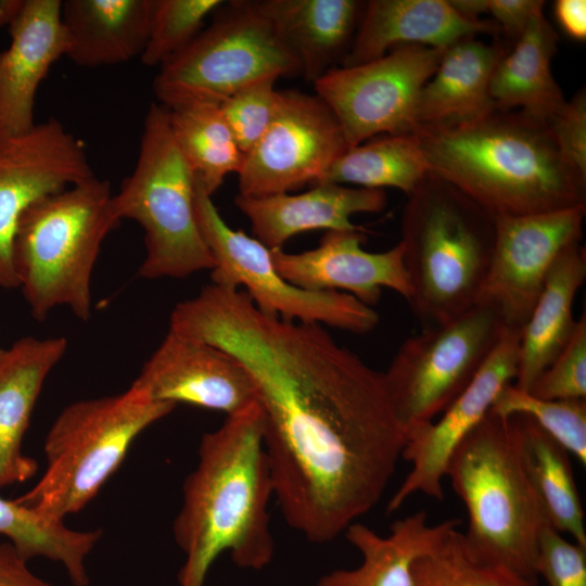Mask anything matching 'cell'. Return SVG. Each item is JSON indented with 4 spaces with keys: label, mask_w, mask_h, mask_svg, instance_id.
<instances>
[{
    "label": "cell",
    "mask_w": 586,
    "mask_h": 586,
    "mask_svg": "<svg viewBox=\"0 0 586 586\" xmlns=\"http://www.w3.org/2000/svg\"><path fill=\"white\" fill-rule=\"evenodd\" d=\"M412 133L430 173L495 218L586 206V179L564 161L548 125L520 111L495 109Z\"/></svg>",
    "instance_id": "3"
},
{
    "label": "cell",
    "mask_w": 586,
    "mask_h": 586,
    "mask_svg": "<svg viewBox=\"0 0 586 586\" xmlns=\"http://www.w3.org/2000/svg\"><path fill=\"white\" fill-rule=\"evenodd\" d=\"M386 203L384 190L329 182L298 194L234 199L251 222L253 238L270 250L282 249L292 237L307 231L359 229L352 222L353 215L382 212Z\"/></svg>",
    "instance_id": "21"
},
{
    "label": "cell",
    "mask_w": 586,
    "mask_h": 586,
    "mask_svg": "<svg viewBox=\"0 0 586 586\" xmlns=\"http://www.w3.org/2000/svg\"><path fill=\"white\" fill-rule=\"evenodd\" d=\"M463 501L464 536L483 558L532 579L549 522L520 462L508 418L491 410L454 451L446 471Z\"/></svg>",
    "instance_id": "6"
},
{
    "label": "cell",
    "mask_w": 586,
    "mask_h": 586,
    "mask_svg": "<svg viewBox=\"0 0 586 586\" xmlns=\"http://www.w3.org/2000/svg\"><path fill=\"white\" fill-rule=\"evenodd\" d=\"M367 230H328L308 251H271L277 271L290 283L310 291H343L372 307L383 288L407 302L411 289L400 242L383 252H367L361 244Z\"/></svg>",
    "instance_id": "18"
},
{
    "label": "cell",
    "mask_w": 586,
    "mask_h": 586,
    "mask_svg": "<svg viewBox=\"0 0 586 586\" xmlns=\"http://www.w3.org/2000/svg\"><path fill=\"white\" fill-rule=\"evenodd\" d=\"M557 148L568 165L586 179V93L566 100L547 123Z\"/></svg>",
    "instance_id": "38"
},
{
    "label": "cell",
    "mask_w": 586,
    "mask_h": 586,
    "mask_svg": "<svg viewBox=\"0 0 586 586\" xmlns=\"http://www.w3.org/2000/svg\"><path fill=\"white\" fill-rule=\"evenodd\" d=\"M168 330L251 374L273 497L293 530L324 544L380 501L406 444L383 372L323 326L265 315L244 291L213 283L174 307Z\"/></svg>",
    "instance_id": "1"
},
{
    "label": "cell",
    "mask_w": 586,
    "mask_h": 586,
    "mask_svg": "<svg viewBox=\"0 0 586 586\" xmlns=\"http://www.w3.org/2000/svg\"><path fill=\"white\" fill-rule=\"evenodd\" d=\"M504 330L491 309L474 305L400 344L383 377L405 435L435 420L466 390Z\"/></svg>",
    "instance_id": "10"
},
{
    "label": "cell",
    "mask_w": 586,
    "mask_h": 586,
    "mask_svg": "<svg viewBox=\"0 0 586 586\" xmlns=\"http://www.w3.org/2000/svg\"><path fill=\"white\" fill-rule=\"evenodd\" d=\"M153 0H65L66 56L78 66L128 62L144 50Z\"/></svg>",
    "instance_id": "26"
},
{
    "label": "cell",
    "mask_w": 586,
    "mask_h": 586,
    "mask_svg": "<svg viewBox=\"0 0 586 586\" xmlns=\"http://www.w3.org/2000/svg\"><path fill=\"white\" fill-rule=\"evenodd\" d=\"M348 148L339 122L320 98L279 90L272 122L237 174L239 194L264 198L317 184Z\"/></svg>",
    "instance_id": "13"
},
{
    "label": "cell",
    "mask_w": 586,
    "mask_h": 586,
    "mask_svg": "<svg viewBox=\"0 0 586 586\" xmlns=\"http://www.w3.org/2000/svg\"><path fill=\"white\" fill-rule=\"evenodd\" d=\"M429 171L413 133L383 135L348 148L318 183L380 190L395 188L408 196Z\"/></svg>",
    "instance_id": "31"
},
{
    "label": "cell",
    "mask_w": 586,
    "mask_h": 586,
    "mask_svg": "<svg viewBox=\"0 0 586 586\" xmlns=\"http://www.w3.org/2000/svg\"><path fill=\"white\" fill-rule=\"evenodd\" d=\"M475 37L460 39L445 49L435 73L419 93L416 127L463 123L496 109L489 84L507 50Z\"/></svg>",
    "instance_id": "24"
},
{
    "label": "cell",
    "mask_w": 586,
    "mask_h": 586,
    "mask_svg": "<svg viewBox=\"0 0 586 586\" xmlns=\"http://www.w3.org/2000/svg\"><path fill=\"white\" fill-rule=\"evenodd\" d=\"M66 348L63 336H25L0 358V489L36 473V461L23 454V440L46 378Z\"/></svg>",
    "instance_id": "22"
},
{
    "label": "cell",
    "mask_w": 586,
    "mask_h": 586,
    "mask_svg": "<svg viewBox=\"0 0 586 586\" xmlns=\"http://www.w3.org/2000/svg\"><path fill=\"white\" fill-rule=\"evenodd\" d=\"M110 182L91 178L49 194L23 214L13 241L18 286L35 319L59 306L91 315L92 271L105 237L120 220Z\"/></svg>",
    "instance_id": "5"
},
{
    "label": "cell",
    "mask_w": 586,
    "mask_h": 586,
    "mask_svg": "<svg viewBox=\"0 0 586 586\" xmlns=\"http://www.w3.org/2000/svg\"><path fill=\"white\" fill-rule=\"evenodd\" d=\"M272 497L263 413L256 403L202 436L173 526L186 557L179 586H205L211 566L225 552L239 568L265 569L275 555Z\"/></svg>",
    "instance_id": "2"
},
{
    "label": "cell",
    "mask_w": 586,
    "mask_h": 586,
    "mask_svg": "<svg viewBox=\"0 0 586 586\" xmlns=\"http://www.w3.org/2000/svg\"><path fill=\"white\" fill-rule=\"evenodd\" d=\"M277 80L268 77L255 81L219 104L244 155L258 142L273 119L279 100Z\"/></svg>",
    "instance_id": "35"
},
{
    "label": "cell",
    "mask_w": 586,
    "mask_h": 586,
    "mask_svg": "<svg viewBox=\"0 0 586 586\" xmlns=\"http://www.w3.org/2000/svg\"><path fill=\"white\" fill-rule=\"evenodd\" d=\"M508 420L520 462L549 523L586 547L584 511L570 454L528 417L514 415Z\"/></svg>",
    "instance_id": "29"
},
{
    "label": "cell",
    "mask_w": 586,
    "mask_h": 586,
    "mask_svg": "<svg viewBox=\"0 0 586 586\" xmlns=\"http://www.w3.org/2000/svg\"><path fill=\"white\" fill-rule=\"evenodd\" d=\"M459 525L413 561L410 586H539L537 579L483 558Z\"/></svg>",
    "instance_id": "32"
},
{
    "label": "cell",
    "mask_w": 586,
    "mask_h": 586,
    "mask_svg": "<svg viewBox=\"0 0 586 586\" xmlns=\"http://www.w3.org/2000/svg\"><path fill=\"white\" fill-rule=\"evenodd\" d=\"M450 2L461 14L470 18L479 20L481 14H489L500 31L513 41L545 7V1L542 0H450Z\"/></svg>",
    "instance_id": "40"
},
{
    "label": "cell",
    "mask_w": 586,
    "mask_h": 586,
    "mask_svg": "<svg viewBox=\"0 0 586 586\" xmlns=\"http://www.w3.org/2000/svg\"><path fill=\"white\" fill-rule=\"evenodd\" d=\"M258 10L297 59L311 84L347 54L365 2L356 0H259Z\"/></svg>",
    "instance_id": "23"
},
{
    "label": "cell",
    "mask_w": 586,
    "mask_h": 586,
    "mask_svg": "<svg viewBox=\"0 0 586 586\" xmlns=\"http://www.w3.org/2000/svg\"><path fill=\"white\" fill-rule=\"evenodd\" d=\"M195 179L169 126L168 109L151 103L144 117L138 160L112 206L119 220L144 231L145 279L186 278L215 266L195 214Z\"/></svg>",
    "instance_id": "8"
},
{
    "label": "cell",
    "mask_w": 586,
    "mask_h": 586,
    "mask_svg": "<svg viewBox=\"0 0 586 586\" xmlns=\"http://www.w3.org/2000/svg\"><path fill=\"white\" fill-rule=\"evenodd\" d=\"M297 74V59L255 1L234 0L224 3L209 26L158 67L153 91L167 109L192 102L219 105L255 81Z\"/></svg>",
    "instance_id": "9"
},
{
    "label": "cell",
    "mask_w": 586,
    "mask_h": 586,
    "mask_svg": "<svg viewBox=\"0 0 586 586\" xmlns=\"http://www.w3.org/2000/svg\"><path fill=\"white\" fill-rule=\"evenodd\" d=\"M195 186L196 220L215 260L213 284L229 289L243 286L258 310L285 321L316 323L357 334L377 327L379 314L353 295L305 290L285 280L273 265L270 249L231 228L212 196Z\"/></svg>",
    "instance_id": "11"
},
{
    "label": "cell",
    "mask_w": 586,
    "mask_h": 586,
    "mask_svg": "<svg viewBox=\"0 0 586 586\" xmlns=\"http://www.w3.org/2000/svg\"><path fill=\"white\" fill-rule=\"evenodd\" d=\"M400 244L422 328L438 326L475 305L496 238V218L429 171L407 196Z\"/></svg>",
    "instance_id": "4"
},
{
    "label": "cell",
    "mask_w": 586,
    "mask_h": 586,
    "mask_svg": "<svg viewBox=\"0 0 586 586\" xmlns=\"http://www.w3.org/2000/svg\"><path fill=\"white\" fill-rule=\"evenodd\" d=\"M491 411L502 418L514 415L528 417L586 466L585 399H543L509 383L496 396Z\"/></svg>",
    "instance_id": "33"
},
{
    "label": "cell",
    "mask_w": 586,
    "mask_h": 586,
    "mask_svg": "<svg viewBox=\"0 0 586 586\" xmlns=\"http://www.w3.org/2000/svg\"><path fill=\"white\" fill-rule=\"evenodd\" d=\"M221 0H153L146 43L140 61L160 67L187 48L202 31Z\"/></svg>",
    "instance_id": "34"
},
{
    "label": "cell",
    "mask_w": 586,
    "mask_h": 586,
    "mask_svg": "<svg viewBox=\"0 0 586 586\" xmlns=\"http://www.w3.org/2000/svg\"><path fill=\"white\" fill-rule=\"evenodd\" d=\"M585 278L586 252L579 241L557 256L521 331L513 384L519 390L528 392L569 342L577 321L573 316L575 296Z\"/></svg>",
    "instance_id": "25"
},
{
    "label": "cell",
    "mask_w": 586,
    "mask_h": 586,
    "mask_svg": "<svg viewBox=\"0 0 586 586\" xmlns=\"http://www.w3.org/2000/svg\"><path fill=\"white\" fill-rule=\"evenodd\" d=\"M520 334L505 329L474 379L441 418L406 434L402 457L411 469L390 499L388 512L416 493L444 498L443 480L454 451L485 418L500 390L515 378Z\"/></svg>",
    "instance_id": "16"
},
{
    "label": "cell",
    "mask_w": 586,
    "mask_h": 586,
    "mask_svg": "<svg viewBox=\"0 0 586 586\" xmlns=\"http://www.w3.org/2000/svg\"><path fill=\"white\" fill-rule=\"evenodd\" d=\"M4 349L0 348V358L2 357Z\"/></svg>",
    "instance_id": "44"
},
{
    "label": "cell",
    "mask_w": 586,
    "mask_h": 586,
    "mask_svg": "<svg viewBox=\"0 0 586 586\" xmlns=\"http://www.w3.org/2000/svg\"><path fill=\"white\" fill-rule=\"evenodd\" d=\"M558 35L544 11L536 14L496 65L489 84L495 107L548 123L565 98L551 72Z\"/></svg>",
    "instance_id": "28"
},
{
    "label": "cell",
    "mask_w": 586,
    "mask_h": 586,
    "mask_svg": "<svg viewBox=\"0 0 586 586\" xmlns=\"http://www.w3.org/2000/svg\"><path fill=\"white\" fill-rule=\"evenodd\" d=\"M0 536L24 558L40 553L52 538L51 524L34 510L0 496Z\"/></svg>",
    "instance_id": "39"
},
{
    "label": "cell",
    "mask_w": 586,
    "mask_h": 586,
    "mask_svg": "<svg viewBox=\"0 0 586 586\" xmlns=\"http://www.w3.org/2000/svg\"><path fill=\"white\" fill-rule=\"evenodd\" d=\"M61 0H23L9 24L10 44L0 53V145L35 126L38 88L68 49Z\"/></svg>",
    "instance_id": "19"
},
{
    "label": "cell",
    "mask_w": 586,
    "mask_h": 586,
    "mask_svg": "<svg viewBox=\"0 0 586 586\" xmlns=\"http://www.w3.org/2000/svg\"><path fill=\"white\" fill-rule=\"evenodd\" d=\"M92 176L82 142L55 118L0 145V288L18 286L12 249L27 208Z\"/></svg>",
    "instance_id": "15"
},
{
    "label": "cell",
    "mask_w": 586,
    "mask_h": 586,
    "mask_svg": "<svg viewBox=\"0 0 586 586\" xmlns=\"http://www.w3.org/2000/svg\"><path fill=\"white\" fill-rule=\"evenodd\" d=\"M555 15L561 28L573 39H586V1L558 0Z\"/></svg>",
    "instance_id": "42"
},
{
    "label": "cell",
    "mask_w": 586,
    "mask_h": 586,
    "mask_svg": "<svg viewBox=\"0 0 586 586\" xmlns=\"http://www.w3.org/2000/svg\"><path fill=\"white\" fill-rule=\"evenodd\" d=\"M131 385L158 402L184 403L227 416L257 403L254 381L237 358L170 330Z\"/></svg>",
    "instance_id": "17"
},
{
    "label": "cell",
    "mask_w": 586,
    "mask_h": 586,
    "mask_svg": "<svg viewBox=\"0 0 586 586\" xmlns=\"http://www.w3.org/2000/svg\"><path fill=\"white\" fill-rule=\"evenodd\" d=\"M586 206L496 217L492 259L475 305L491 309L504 329L524 328L557 256L582 241Z\"/></svg>",
    "instance_id": "14"
},
{
    "label": "cell",
    "mask_w": 586,
    "mask_h": 586,
    "mask_svg": "<svg viewBox=\"0 0 586 586\" xmlns=\"http://www.w3.org/2000/svg\"><path fill=\"white\" fill-rule=\"evenodd\" d=\"M23 0H4L0 1V28L9 26L11 21L17 14Z\"/></svg>",
    "instance_id": "43"
},
{
    "label": "cell",
    "mask_w": 586,
    "mask_h": 586,
    "mask_svg": "<svg viewBox=\"0 0 586 586\" xmlns=\"http://www.w3.org/2000/svg\"><path fill=\"white\" fill-rule=\"evenodd\" d=\"M446 48L397 47L381 58L336 66L313 85L339 122L347 145L383 135L412 133L419 93Z\"/></svg>",
    "instance_id": "12"
},
{
    "label": "cell",
    "mask_w": 586,
    "mask_h": 586,
    "mask_svg": "<svg viewBox=\"0 0 586 586\" xmlns=\"http://www.w3.org/2000/svg\"><path fill=\"white\" fill-rule=\"evenodd\" d=\"M461 522L449 519L432 525L424 510L396 520L387 535L354 522L344 532L361 556L354 569H337L322 575L317 586H410L413 561L445 532Z\"/></svg>",
    "instance_id": "27"
},
{
    "label": "cell",
    "mask_w": 586,
    "mask_h": 586,
    "mask_svg": "<svg viewBox=\"0 0 586 586\" xmlns=\"http://www.w3.org/2000/svg\"><path fill=\"white\" fill-rule=\"evenodd\" d=\"M173 137L195 183L213 195L225 178L238 174L244 153L218 104L192 102L168 109Z\"/></svg>",
    "instance_id": "30"
},
{
    "label": "cell",
    "mask_w": 586,
    "mask_h": 586,
    "mask_svg": "<svg viewBox=\"0 0 586 586\" xmlns=\"http://www.w3.org/2000/svg\"><path fill=\"white\" fill-rule=\"evenodd\" d=\"M535 571L548 586H586V547L563 538L547 522L539 535Z\"/></svg>",
    "instance_id": "37"
},
{
    "label": "cell",
    "mask_w": 586,
    "mask_h": 586,
    "mask_svg": "<svg viewBox=\"0 0 586 586\" xmlns=\"http://www.w3.org/2000/svg\"><path fill=\"white\" fill-rule=\"evenodd\" d=\"M499 31L492 20L461 14L450 0H370L364 4L355 37L340 66L369 62L402 46L447 48L467 37Z\"/></svg>",
    "instance_id": "20"
},
{
    "label": "cell",
    "mask_w": 586,
    "mask_h": 586,
    "mask_svg": "<svg viewBox=\"0 0 586 586\" xmlns=\"http://www.w3.org/2000/svg\"><path fill=\"white\" fill-rule=\"evenodd\" d=\"M0 586H51L34 574L11 543L0 544Z\"/></svg>",
    "instance_id": "41"
},
{
    "label": "cell",
    "mask_w": 586,
    "mask_h": 586,
    "mask_svg": "<svg viewBox=\"0 0 586 586\" xmlns=\"http://www.w3.org/2000/svg\"><path fill=\"white\" fill-rule=\"evenodd\" d=\"M528 393L543 399L586 398L585 313L577 319L566 345L539 374Z\"/></svg>",
    "instance_id": "36"
},
{
    "label": "cell",
    "mask_w": 586,
    "mask_h": 586,
    "mask_svg": "<svg viewBox=\"0 0 586 586\" xmlns=\"http://www.w3.org/2000/svg\"><path fill=\"white\" fill-rule=\"evenodd\" d=\"M175 407L133 385L66 406L47 434L43 474L14 500L54 521L78 512L119 468L133 441Z\"/></svg>",
    "instance_id": "7"
}]
</instances>
